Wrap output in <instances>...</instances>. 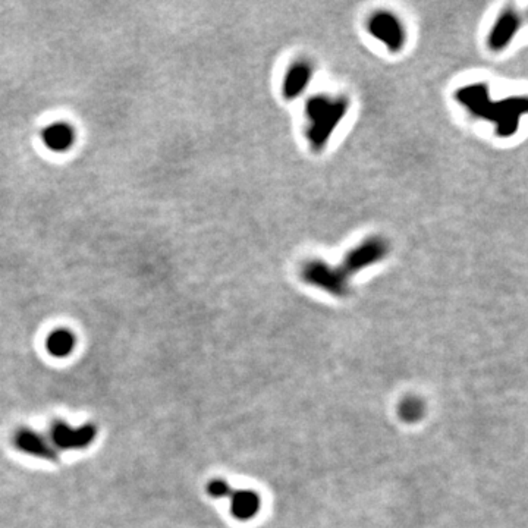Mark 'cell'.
<instances>
[{"label":"cell","mask_w":528,"mask_h":528,"mask_svg":"<svg viewBox=\"0 0 528 528\" xmlns=\"http://www.w3.org/2000/svg\"><path fill=\"white\" fill-rule=\"evenodd\" d=\"M456 98L474 115L495 119L497 122V133L502 137L515 133L520 116L525 112V98H509L506 102L492 105L486 85L483 84L462 89L456 93Z\"/></svg>","instance_id":"6da1fadb"},{"label":"cell","mask_w":528,"mask_h":528,"mask_svg":"<svg viewBox=\"0 0 528 528\" xmlns=\"http://www.w3.org/2000/svg\"><path fill=\"white\" fill-rule=\"evenodd\" d=\"M348 109V102L339 98L332 102L327 97H314L307 105V116L311 122L308 139L314 150H322L332 135L336 125L342 121Z\"/></svg>","instance_id":"7a4b0ae2"},{"label":"cell","mask_w":528,"mask_h":528,"mask_svg":"<svg viewBox=\"0 0 528 528\" xmlns=\"http://www.w3.org/2000/svg\"><path fill=\"white\" fill-rule=\"evenodd\" d=\"M50 436L54 449H84L90 446L94 442L97 436V429L93 424H85L75 429V427H70L63 421H56L52 427Z\"/></svg>","instance_id":"3957f363"},{"label":"cell","mask_w":528,"mask_h":528,"mask_svg":"<svg viewBox=\"0 0 528 528\" xmlns=\"http://www.w3.org/2000/svg\"><path fill=\"white\" fill-rule=\"evenodd\" d=\"M368 30L376 38L383 41L392 52L401 50L405 43L404 27L391 13H376L368 22Z\"/></svg>","instance_id":"277c9868"},{"label":"cell","mask_w":528,"mask_h":528,"mask_svg":"<svg viewBox=\"0 0 528 528\" xmlns=\"http://www.w3.org/2000/svg\"><path fill=\"white\" fill-rule=\"evenodd\" d=\"M303 278L308 283L324 288L333 294L342 295L345 292L344 270L333 269L322 262H311L303 269Z\"/></svg>","instance_id":"5b68a950"},{"label":"cell","mask_w":528,"mask_h":528,"mask_svg":"<svg viewBox=\"0 0 528 528\" xmlns=\"http://www.w3.org/2000/svg\"><path fill=\"white\" fill-rule=\"evenodd\" d=\"M386 252L388 247L382 239H368L348 254L345 260V272H359L363 267L382 260Z\"/></svg>","instance_id":"8992f818"},{"label":"cell","mask_w":528,"mask_h":528,"mask_svg":"<svg viewBox=\"0 0 528 528\" xmlns=\"http://www.w3.org/2000/svg\"><path fill=\"white\" fill-rule=\"evenodd\" d=\"M15 446L21 452L36 456V458H40V460H46V461L58 460V453H56V449L53 448V445L49 444V442L40 433L30 429H21L17 433Z\"/></svg>","instance_id":"52a82bcc"},{"label":"cell","mask_w":528,"mask_h":528,"mask_svg":"<svg viewBox=\"0 0 528 528\" xmlns=\"http://www.w3.org/2000/svg\"><path fill=\"white\" fill-rule=\"evenodd\" d=\"M521 24L520 17L513 10H506L502 13V17L497 20L495 28L489 37V46L492 50H502L505 49L512 37L515 36Z\"/></svg>","instance_id":"ba28073f"},{"label":"cell","mask_w":528,"mask_h":528,"mask_svg":"<svg viewBox=\"0 0 528 528\" xmlns=\"http://www.w3.org/2000/svg\"><path fill=\"white\" fill-rule=\"evenodd\" d=\"M310 78H311V68H310V65H307L304 62H299V63L294 65L289 69L287 78H285L283 96L287 97V98H295V97H298L299 94H301L307 89V85L310 82Z\"/></svg>","instance_id":"9c48e42d"},{"label":"cell","mask_w":528,"mask_h":528,"mask_svg":"<svg viewBox=\"0 0 528 528\" xmlns=\"http://www.w3.org/2000/svg\"><path fill=\"white\" fill-rule=\"evenodd\" d=\"M43 141L50 150L65 151L74 144V131L65 123H53L43 133Z\"/></svg>","instance_id":"30bf717a"},{"label":"cell","mask_w":528,"mask_h":528,"mask_svg":"<svg viewBox=\"0 0 528 528\" xmlns=\"http://www.w3.org/2000/svg\"><path fill=\"white\" fill-rule=\"evenodd\" d=\"M46 348L50 355L56 359H65L70 355L75 348V336L66 329H58L47 336Z\"/></svg>","instance_id":"8fae6325"},{"label":"cell","mask_w":528,"mask_h":528,"mask_svg":"<svg viewBox=\"0 0 528 528\" xmlns=\"http://www.w3.org/2000/svg\"><path fill=\"white\" fill-rule=\"evenodd\" d=\"M252 509V497L247 493H238L234 497V513L236 517H246Z\"/></svg>","instance_id":"7c38bea8"}]
</instances>
